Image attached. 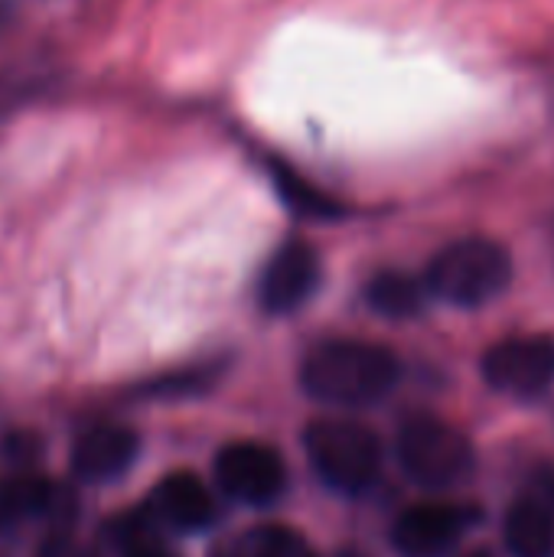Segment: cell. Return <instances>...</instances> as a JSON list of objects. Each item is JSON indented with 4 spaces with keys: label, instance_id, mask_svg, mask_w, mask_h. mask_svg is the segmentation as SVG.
Here are the masks:
<instances>
[{
    "label": "cell",
    "instance_id": "cell-1",
    "mask_svg": "<svg viewBox=\"0 0 554 557\" xmlns=\"http://www.w3.org/2000/svg\"><path fill=\"white\" fill-rule=\"evenodd\" d=\"M398 382V362L389 349L356 339L317 346L304 369L300 385L310 398L343 408L376 405Z\"/></svg>",
    "mask_w": 554,
    "mask_h": 557
},
{
    "label": "cell",
    "instance_id": "cell-2",
    "mask_svg": "<svg viewBox=\"0 0 554 557\" xmlns=\"http://www.w3.org/2000/svg\"><path fill=\"white\" fill-rule=\"evenodd\" d=\"M513 277L509 251L490 238H464L447 245L428 268V287L457 307H480L506 290Z\"/></svg>",
    "mask_w": 554,
    "mask_h": 557
},
{
    "label": "cell",
    "instance_id": "cell-3",
    "mask_svg": "<svg viewBox=\"0 0 554 557\" xmlns=\"http://www.w3.org/2000/svg\"><path fill=\"white\" fill-rule=\"evenodd\" d=\"M304 444L320 480L340 493H362L382 463L379 437L356 421L320 418L307 428Z\"/></svg>",
    "mask_w": 554,
    "mask_h": 557
},
{
    "label": "cell",
    "instance_id": "cell-4",
    "mask_svg": "<svg viewBox=\"0 0 554 557\" xmlns=\"http://www.w3.org/2000/svg\"><path fill=\"white\" fill-rule=\"evenodd\" d=\"M398 460L415 483L447 490L473 470V447L454 424L431 414H415L398 431Z\"/></svg>",
    "mask_w": 554,
    "mask_h": 557
},
{
    "label": "cell",
    "instance_id": "cell-5",
    "mask_svg": "<svg viewBox=\"0 0 554 557\" xmlns=\"http://www.w3.org/2000/svg\"><path fill=\"white\" fill-rule=\"evenodd\" d=\"M216 483L245 506H271L287 490V467L274 447L238 441L216 457Z\"/></svg>",
    "mask_w": 554,
    "mask_h": 557
},
{
    "label": "cell",
    "instance_id": "cell-6",
    "mask_svg": "<svg viewBox=\"0 0 554 557\" xmlns=\"http://www.w3.org/2000/svg\"><path fill=\"white\" fill-rule=\"evenodd\" d=\"M483 375L493 388L516 395V398H535L554 385V336H513L496 343L483 356Z\"/></svg>",
    "mask_w": 554,
    "mask_h": 557
},
{
    "label": "cell",
    "instance_id": "cell-7",
    "mask_svg": "<svg viewBox=\"0 0 554 557\" xmlns=\"http://www.w3.org/2000/svg\"><path fill=\"white\" fill-rule=\"evenodd\" d=\"M477 512L451 503H418L405 509L395 522L392 542L405 557H447Z\"/></svg>",
    "mask_w": 554,
    "mask_h": 557
},
{
    "label": "cell",
    "instance_id": "cell-8",
    "mask_svg": "<svg viewBox=\"0 0 554 557\" xmlns=\"http://www.w3.org/2000/svg\"><path fill=\"white\" fill-rule=\"evenodd\" d=\"M75 519V493L33 473L0 476V529L23 522H56Z\"/></svg>",
    "mask_w": 554,
    "mask_h": 557
},
{
    "label": "cell",
    "instance_id": "cell-9",
    "mask_svg": "<svg viewBox=\"0 0 554 557\" xmlns=\"http://www.w3.org/2000/svg\"><path fill=\"white\" fill-rule=\"evenodd\" d=\"M150 519L173 532H202L216 519V503L196 473H170L144 503Z\"/></svg>",
    "mask_w": 554,
    "mask_h": 557
},
{
    "label": "cell",
    "instance_id": "cell-10",
    "mask_svg": "<svg viewBox=\"0 0 554 557\" xmlns=\"http://www.w3.org/2000/svg\"><path fill=\"white\" fill-rule=\"evenodd\" d=\"M137 434L118 424H101L85 431L72 447V470L85 483H111L131 470L137 460Z\"/></svg>",
    "mask_w": 554,
    "mask_h": 557
},
{
    "label": "cell",
    "instance_id": "cell-11",
    "mask_svg": "<svg viewBox=\"0 0 554 557\" xmlns=\"http://www.w3.org/2000/svg\"><path fill=\"white\" fill-rule=\"evenodd\" d=\"M317 255L310 245L304 242H287L264 268V277H261V304L271 310V313H291L297 310L313 284H317Z\"/></svg>",
    "mask_w": 554,
    "mask_h": 557
},
{
    "label": "cell",
    "instance_id": "cell-12",
    "mask_svg": "<svg viewBox=\"0 0 554 557\" xmlns=\"http://www.w3.org/2000/svg\"><path fill=\"white\" fill-rule=\"evenodd\" d=\"M503 539L513 557H554V509L539 499H519L506 512Z\"/></svg>",
    "mask_w": 554,
    "mask_h": 557
},
{
    "label": "cell",
    "instance_id": "cell-13",
    "mask_svg": "<svg viewBox=\"0 0 554 557\" xmlns=\"http://www.w3.org/2000/svg\"><path fill=\"white\" fill-rule=\"evenodd\" d=\"M219 557H317V552L291 529H255L245 542L225 548Z\"/></svg>",
    "mask_w": 554,
    "mask_h": 557
},
{
    "label": "cell",
    "instance_id": "cell-14",
    "mask_svg": "<svg viewBox=\"0 0 554 557\" xmlns=\"http://www.w3.org/2000/svg\"><path fill=\"white\" fill-rule=\"evenodd\" d=\"M366 297L379 313H385L392 320H405V317L418 313V307H421V287L405 274H379L369 284Z\"/></svg>",
    "mask_w": 554,
    "mask_h": 557
},
{
    "label": "cell",
    "instance_id": "cell-15",
    "mask_svg": "<svg viewBox=\"0 0 554 557\" xmlns=\"http://www.w3.org/2000/svg\"><path fill=\"white\" fill-rule=\"evenodd\" d=\"M274 180H278V189L284 193V199H287V206H291V209L307 212V215H317V219H323V215H336V212H340V206H336L333 199H327L320 189L307 186L294 170L274 166Z\"/></svg>",
    "mask_w": 554,
    "mask_h": 557
},
{
    "label": "cell",
    "instance_id": "cell-16",
    "mask_svg": "<svg viewBox=\"0 0 554 557\" xmlns=\"http://www.w3.org/2000/svg\"><path fill=\"white\" fill-rule=\"evenodd\" d=\"M36 557H101L91 545H85V542H78V539H72V535H65V532H56L52 539H46L42 545H39V552Z\"/></svg>",
    "mask_w": 554,
    "mask_h": 557
},
{
    "label": "cell",
    "instance_id": "cell-17",
    "mask_svg": "<svg viewBox=\"0 0 554 557\" xmlns=\"http://www.w3.org/2000/svg\"><path fill=\"white\" fill-rule=\"evenodd\" d=\"M124 557H180V555H173V552H167L160 542H153V545H144V548H137V552H131V555H124Z\"/></svg>",
    "mask_w": 554,
    "mask_h": 557
},
{
    "label": "cell",
    "instance_id": "cell-18",
    "mask_svg": "<svg viewBox=\"0 0 554 557\" xmlns=\"http://www.w3.org/2000/svg\"><path fill=\"white\" fill-rule=\"evenodd\" d=\"M3 16H7V10H3V0H0V20H3Z\"/></svg>",
    "mask_w": 554,
    "mask_h": 557
},
{
    "label": "cell",
    "instance_id": "cell-19",
    "mask_svg": "<svg viewBox=\"0 0 554 557\" xmlns=\"http://www.w3.org/2000/svg\"><path fill=\"white\" fill-rule=\"evenodd\" d=\"M467 557H490L487 552H477V555H467Z\"/></svg>",
    "mask_w": 554,
    "mask_h": 557
}]
</instances>
